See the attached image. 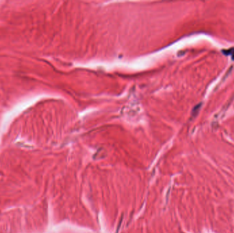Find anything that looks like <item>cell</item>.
<instances>
[{"label": "cell", "mask_w": 234, "mask_h": 233, "mask_svg": "<svg viewBox=\"0 0 234 233\" xmlns=\"http://www.w3.org/2000/svg\"><path fill=\"white\" fill-rule=\"evenodd\" d=\"M223 53L227 55H231L232 59L234 60V48L228 49V50L226 51H223Z\"/></svg>", "instance_id": "1"}]
</instances>
